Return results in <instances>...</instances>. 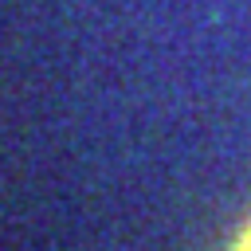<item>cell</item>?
<instances>
[{
	"label": "cell",
	"instance_id": "cell-1",
	"mask_svg": "<svg viewBox=\"0 0 251 251\" xmlns=\"http://www.w3.org/2000/svg\"><path fill=\"white\" fill-rule=\"evenodd\" d=\"M231 251H251V220L239 227V235H235V243H231Z\"/></svg>",
	"mask_w": 251,
	"mask_h": 251
}]
</instances>
